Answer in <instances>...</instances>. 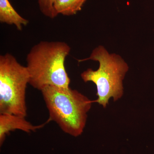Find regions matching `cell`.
<instances>
[{"label":"cell","instance_id":"1","mask_svg":"<svg viewBox=\"0 0 154 154\" xmlns=\"http://www.w3.org/2000/svg\"><path fill=\"white\" fill-rule=\"evenodd\" d=\"M70 51L64 42L42 41L34 45L26 57L29 84L40 91L48 86L70 88L65 61Z\"/></svg>","mask_w":154,"mask_h":154},{"label":"cell","instance_id":"2","mask_svg":"<svg viewBox=\"0 0 154 154\" xmlns=\"http://www.w3.org/2000/svg\"><path fill=\"white\" fill-rule=\"evenodd\" d=\"M41 91L49 112L48 121L55 122L63 131L73 136L82 134L94 101L70 88L48 86Z\"/></svg>","mask_w":154,"mask_h":154},{"label":"cell","instance_id":"3","mask_svg":"<svg viewBox=\"0 0 154 154\" xmlns=\"http://www.w3.org/2000/svg\"><path fill=\"white\" fill-rule=\"evenodd\" d=\"M88 60L98 62L99 68L96 70L88 69L81 74V78L85 82H91L96 85L98 98L94 102L105 108L110 98L116 102L123 96V81L129 67L120 55L109 53L102 45L94 48L89 57L78 61Z\"/></svg>","mask_w":154,"mask_h":154},{"label":"cell","instance_id":"4","mask_svg":"<svg viewBox=\"0 0 154 154\" xmlns=\"http://www.w3.org/2000/svg\"><path fill=\"white\" fill-rule=\"evenodd\" d=\"M30 75L12 54L0 56V113L26 117V91Z\"/></svg>","mask_w":154,"mask_h":154},{"label":"cell","instance_id":"5","mask_svg":"<svg viewBox=\"0 0 154 154\" xmlns=\"http://www.w3.org/2000/svg\"><path fill=\"white\" fill-rule=\"evenodd\" d=\"M25 117L10 113H0V142L2 144L6 135L11 131L20 130L25 132L36 131L45 126L48 121L39 125H34L25 119Z\"/></svg>","mask_w":154,"mask_h":154},{"label":"cell","instance_id":"6","mask_svg":"<svg viewBox=\"0 0 154 154\" xmlns=\"http://www.w3.org/2000/svg\"><path fill=\"white\" fill-rule=\"evenodd\" d=\"M0 22L9 25H14L18 30L29 23L27 19L19 15L13 8L9 0H0Z\"/></svg>","mask_w":154,"mask_h":154},{"label":"cell","instance_id":"7","mask_svg":"<svg viewBox=\"0 0 154 154\" xmlns=\"http://www.w3.org/2000/svg\"><path fill=\"white\" fill-rule=\"evenodd\" d=\"M86 1L87 0H55L54 7L58 15L72 16L82 10Z\"/></svg>","mask_w":154,"mask_h":154},{"label":"cell","instance_id":"8","mask_svg":"<svg viewBox=\"0 0 154 154\" xmlns=\"http://www.w3.org/2000/svg\"><path fill=\"white\" fill-rule=\"evenodd\" d=\"M39 9L45 17L51 19H54L58 16L54 10L55 0H38Z\"/></svg>","mask_w":154,"mask_h":154}]
</instances>
